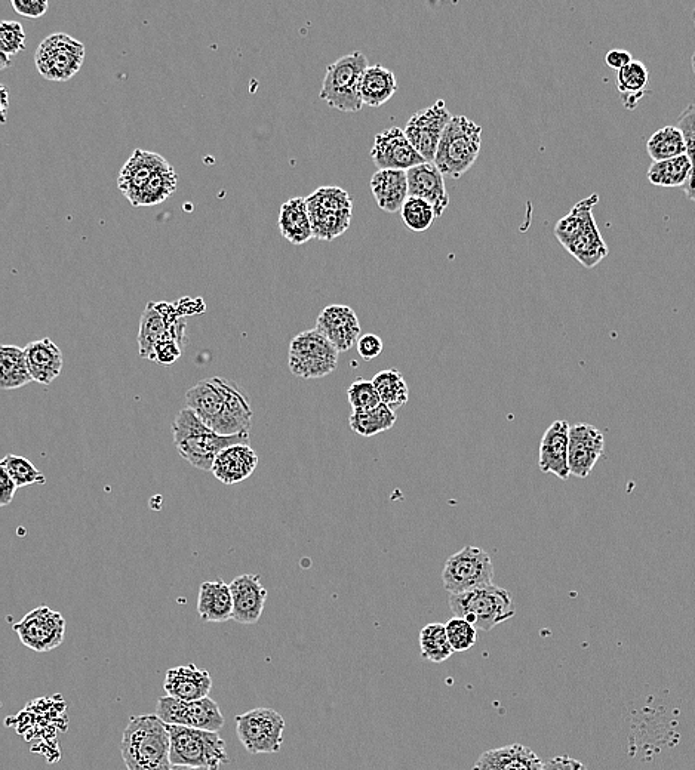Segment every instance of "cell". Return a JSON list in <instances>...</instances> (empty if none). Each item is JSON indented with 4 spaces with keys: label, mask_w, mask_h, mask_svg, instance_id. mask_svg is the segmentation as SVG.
Here are the masks:
<instances>
[{
    "label": "cell",
    "mask_w": 695,
    "mask_h": 770,
    "mask_svg": "<svg viewBox=\"0 0 695 770\" xmlns=\"http://www.w3.org/2000/svg\"><path fill=\"white\" fill-rule=\"evenodd\" d=\"M121 754L128 770L171 769L168 725L156 714L131 717L123 731Z\"/></svg>",
    "instance_id": "obj_1"
},
{
    "label": "cell",
    "mask_w": 695,
    "mask_h": 770,
    "mask_svg": "<svg viewBox=\"0 0 695 770\" xmlns=\"http://www.w3.org/2000/svg\"><path fill=\"white\" fill-rule=\"evenodd\" d=\"M175 448L183 460L199 470L211 471L215 458L235 445H249V433L236 436H221L206 427L192 409L184 408L178 412L172 423Z\"/></svg>",
    "instance_id": "obj_2"
},
{
    "label": "cell",
    "mask_w": 695,
    "mask_h": 770,
    "mask_svg": "<svg viewBox=\"0 0 695 770\" xmlns=\"http://www.w3.org/2000/svg\"><path fill=\"white\" fill-rule=\"evenodd\" d=\"M481 147L482 126L469 117L452 116L433 163L442 174L457 180L475 165Z\"/></svg>",
    "instance_id": "obj_3"
},
{
    "label": "cell",
    "mask_w": 695,
    "mask_h": 770,
    "mask_svg": "<svg viewBox=\"0 0 695 770\" xmlns=\"http://www.w3.org/2000/svg\"><path fill=\"white\" fill-rule=\"evenodd\" d=\"M450 609L452 615L466 619L482 631H491L516 614L509 591L494 584L450 594Z\"/></svg>",
    "instance_id": "obj_4"
},
{
    "label": "cell",
    "mask_w": 695,
    "mask_h": 770,
    "mask_svg": "<svg viewBox=\"0 0 695 770\" xmlns=\"http://www.w3.org/2000/svg\"><path fill=\"white\" fill-rule=\"evenodd\" d=\"M171 735V763L208 770H220L230 762L226 742L218 732L168 725Z\"/></svg>",
    "instance_id": "obj_5"
},
{
    "label": "cell",
    "mask_w": 695,
    "mask_h": 770,
    "mask_svg": "<svg viewBox=\"0 0 695 770\" xmlns=\"http://www.w3.org/2000/svg\"><path fill=\"white\" fill-rule=\"evenodd\" d=\"M368 67L367 55L361 51L350 52L338 58L327 67L319 97L329 107L340 112H361L364 103L359 94V86Z\"/></svg>",
    "instance_id": "obj_6"
},
{
    "label": "cell",
    "mask_w": 695,
    "mask_h": 770,
    "mask_svg": "<svg viewBox=\"0 0 695 770\" xmlns=\"http://www.w3.org/2000/svg\"><path fill=\"white\" fill-rule=\"evenodd\" d=\"M315 239H337L352 223L353 200L340 187H321L306 197Z\"/></svg>",
    "instance_id": "obj_7"
},
{
    "label": "cell",
    "mask_w": 695,
    "mask_h": 770,
    "mask_svg": "<svg viewBox=\"0 0 695 770\" xmlns=\"http://www.w3.org/2000/svg\"><path fill=\"white\" fill-rule=\"evenodd\" d=\"M338 354L340 351L318 329H310L289 344V369L301 380H319L337 369Z\"/></svg>",
    "instance_id": "obj_8"
},
{
    "label": "cell",
    "mask_w": 695,
    "mask_h": 770,
    "mask_svg": "<svg viewBox=\"0 0 695 770\" xmlns=\"http://www.w3.org/2000/svg\"><path fill=\"white\" fill-rule=\"evenodd\" d=\"M494 565L487 551L475 545H466L452 554L442 572V584L450 594L466 593L475 588L491 585Z\"/></svg>",
    "instance_id": "obj_9"
},
{
    "label": "cell",
    "mask_w": 695,
    "mask_h": 770,
    "mask_svg": "<svg viewBox=\"0 0 695 770\" xmlns=\"http://www.w3.org/2000/svg\"><path fill=\"white\" fill-rule=\"evenodd\" d=\"M236 733L251 754H275L284 744L285 719L273 708H254L236 717Z\"/></svg>",
    "instance_id": "obj_10"
},
{
    "label": "cell",
    "mask_w": 695,
    "mask_h": 770,
    "mask_svg": "<svg viewBox=\"0 0 695 770\" xmlns=\"http://www.w3.org/2000/svg\"><path fill=\"white\" fill-rule=\"evenodd\" d=\"M83 61L85 46L66 33L48 36L35 54L36 69L42 77L52 82H67L78 75Z\"/></svg>",
    "instance_id": "obj_11"
},
{
    "label": "cell",
    "mask_w": 695,
    "mask_h": 770,
    "mask_svg": "<svg viewBox=\"0 0 695 770\" xmlns=\"http://www.w3.org/2000/svg\"><path fill=\"white\" fill-rule=\"evenodd\" d=\"M186 403L206 427L221 436L249 433L245 425L233 417L223 393L212 378L193 385L186 393Z\"/></svg>",
    "instance_id": "obj_12"
},
{
    "label": "cell",
    "mask_w": 695,
    "mask_h": 770,
    "mask_svg": "<svg viewBox=\"0 0 695 770\" xmlns=\"http://www.w3.org/2000/svg\"><path fill=\"white\" fill-rule=\"evenodd\" d=\"M186 322L181 310L174 304L149 303L144 308L138 332V347L143 359H150L156 346L165 340H174L183 346Z\"/></svg>",
    "instance_id": "obj_13"
},
{
    "label": "cell",
    "mask_w": 695,
    "mask_h": 770,
    "mask_svg": "<svg viewBox=\"0 0 695 770\" xmlns=\"http://www.w3.org/2000/svg\"><path fill=\"white\" fill-rule=\"evenodd\" d=\"M156 716L166 725L186 726L201 731L218 732L224 726V716L214 699L181 701L162 696L156 704Z\"/></svg>",
    "instance_id": "obj_14"
},
{
    "label": "cell",
    "mask_w": 695,
    "mask_h": 770,
    "mask_svg": "<svg viewBox=\"0 0 695 770\" xmlns=\"http://www.w3.org/2000/svg\"><path fill=\"white\" fill-rule=\"evenodd\" d=\"M12 628L26 648L38 654H45L63 645L64 636H66V619L60 612L41 605L29 612Z\"/></svg>",
    "instance_id": "obj_15"
},
{
    "label": "cell",
    "mask_w": 695,
    "mask_h": 770,
    "mask_svg": "<svg viewBox=\"0 0 695 770\" xmlns=\"http://www.w3.org/2000/svg\"><path fill=\"white\" fill-rule=\"evenodd\" d=\"M451 119L452 115L444 100H438L409 117L404 129L405 135L427 163L435 162L439 143Z\"/></svg>",
    "instance_id": "obj_16"
},
{
    "label": "cell",
    "mask_w": 695,
    "mask_h": 770,
    "mask_svg": "<svg viewBox=\"0 0 695 770\" xmlns=\"http://www.w3.org/2000/svg\"><path fill=\"white\" fill-rule=\"evenodd\" d=\"M371 159L378 169H395V171H408L414 166L426 163L421 154L415 150L408 140L405 131L401 128H389L378 132L374 138Z\"/></svg>",
    "instance_id": "obj_17"
},
{
    "label": "cell",
    "mask_w": 695,
    "mask_h": 770,
    "mask_svg": "<svg viewBox=\"0 0 695 770\" xmlns=\"http://www.w3.org/2000/svg\"><path fill=\"white\" fill-rule=\"evenodd\" d=\"M604 448V434L595 425H571L570 446H568V465H570L571 476L586 479L604 454Z\"/></svg>",
    "instance_id": "obj_18"
},
{
    "label": "cell",
    "mask_w": 695,
    "mask_h": 770,
    "mask_svg": "<svg viewBox=\"0 0 695 770\" xmlns=\"http://www.w3.org/2000/svg\"><path fill=\"white\" fill-rule=\"evenodd\" d=\"M171 165L161 154L137 149L122 166L118 177V189L137 208L138 199L153 174Z\"/></svg>",
    "instance_id": "obj_19"
},
{
    "label": "cell",
    "mask_w": 695,
    "mask_h": 770,
    "mask_svg": "<svg viewBox=\"0 0 695 770\" xmlns=\"http://www.w3.org/2000/svg\"><path fill=\"white\" fill-rule=\"evenodd\" d=\"M316 329L340 353L349 351L361 338V323L358 316L353 308L341 306V304L325 307L318 316Z\"/></svg>",
    "instance_id": "obj_20"
},
{
    "label": "cell",
    "mask_w": 695,
    "mask_h": 770,
    "mask_svg": "<svg viewBox=\"0 0 695 770\" xmlns=\"http://www.w3.org/2000/svg\"><path fill=\"white\" fill-rule=\"evenodd\" d=\"M570 428L571 425L567 421H555L544 431L538 451L540 470L543 473L555 474L561 480H567L571 476L568 465Z\"/></svg>",
    "instance_id": "obj_21"
},
{
    "label": "cell",
    "mask_w": 695,
    "mask_h": 770,
    "mask_svg": "<svg viewBox=\"0 0 695 770\" xmlns=\"http://www.w3.org/2000/svg\"><path fill=\"white\" fill-rule=\"evenodd\" d=\"M444 177L435 163H421L407 171L409 196L430 203L435 209L436 218L442 217L450 205Z\"/></svg>",
    "instance_id": "obj_22"
},
{
    "label": "cell",
    "mask_w": 695,
    "mask_h": 770,
    "mask_svg": "<svg viewBox=\"0 0 695 770\" xmlns=\"http://www.w3.org/2000/svg\"><path fill=\"white\" fill-rule=\"evenodd\" d=\"M233 596V619L239 624H255L261 618L267 590L260 575L245 574L230 582Z\"/></svg>",
    "instance_id": "obj_23"
},
{
    "label": "cell",
    "mask_w": 695,
    "mask_h": 770,
    "mask_svg": "<svg viewBox=\"0 0 695 770\" xmlns=\"http://www.w3.org/2000/svg\"><path fill=\"white\" fill-rule=\"evenodd\" d=\"M212 688L211 674L199 670L195 664L180 665L166 671V695L181 701H199L208 698Z\"/></svg>",
    "instance_id": "obj_24"
},
{
    "label": "cell",
    "mask_w": 695,
    "mask_h": 770,
    "mask_svg": "<svg viewBox=\"0 0 695 770\" xmlns=\"http://www.w3.org/2000/svg\"><path fill=\"white\" fill-rule=\"evenodd\" d=\"M258 465V455L249 445L224 449L212 465L211 473L224 485L232 486L252 476Z\"/></svg>",
    "instance_id": "obj_25"
},
{
    "label": "cell",
    "mask_w": 695,
    "mask_h": 770,
    "mask_svg": "<svg viewBox=\"0 0 695 770\" xmlns=\"http://www.w3.org/2000/svg\"><path fill=\"white\" fill-rule=\"evenodd\" d=\"M369 187L378 208L387 214L401 212L402 206L409 197L407 171L378 169L372 175Z\"/></svg>",
    "instance_id": "obj_26"
},
{
    "label": "cell",
    "mask_w": 695,
    "mask_h": 770,
    "mask_svg": "<svg viewBox=\"0 0 695 770\" xmlns=\"http://www.w3.org/2000/svg\"><path fill=\"white\" fill-rule=\"evenodd\" d=\"M540 757L521 744L506 745L485 751L476 760L473 770H543Z\"/></svg>",
    "instance_id": "obj_27"
},
{
    "label": "cell",
    "mask_w": 695,
    "mask_h": 770,
    "mask_svg": "<svg viewBox=\"0 0 695 770\" xmlns=\"http://www.w3.org/2000/svg\"><path fill=\"white\" fill-rule=\"evenodd\" d=\"M27 366L33 381L42 385L54 383L63 372V353L49 338L33 341L24 347Z\"/></svg>",
    "instance_id": "obj_28"
},
{
    "label": "cell",
    "mask_w": 695,
    "mask_h": 770,
    "mask_svg": "<svg viewBox=\"0 0 695 770\" xmlns=\"http://www.w3.org/2000/svg\"><path fill=\"white\" fill-rule=\"evenodd\" d=\"M198 614L205 622L233 619V596L230 584L223 579L202 582L199 588Z\"/></svg>",
    "instance_id": "obj_29"
},
{
    "label": "cell",
    "mask_w": 695,
    "mask_h": 770,
    "mask_svg": "<svg viewBox=\"0 0 695 770\" xmlns=\"http://www.w3.org/2000/svg\"><path fill=\"white\" fill-rule=\"evenodd\" d=\"M279 229L282 236L292 245H304L309 240L315 239L306 197H294L281 206Z\"/></svg>",
    "instance_id": "obj_30"
},
{
    "label": "cell",
    "mask_w": 695,
    "mask_h": 770,
    "mask_svg": "<svg viewBox=\"0 0 695 770\" xmlns=\"http://www.w3.org/2000/svg\"><path fill=\"white\" fill-rule=\"evenodd\" d=\"M396 92H398V80H396L392 70L386 69L380 64L369 66L365 70L361 86H359V94H361L364 106L378 109V107L386 104Z\"/></svg>",
    "instance_id": "obj_31"
},
{
    "label": "cell",
    "mask_w": 695,
    "mask_h": 770,
    "mask_svg": "<svg viewBox=\"0 0 695 770\" xmlns=\"http://www.w3.org/2000/svg\"><path fill=\"white\" fill-rule=\"evenodd\" d=\"M598 202V194H590L586 199L575 203L574 208L556 223L555 236L564 248L570 245L575 237L580 236L584 230L596 223L593 208L598 205Z\"/></svg>",
    "instance_id": "obj_32"
},
{
    "label": "cell",
    "mask_w": 695,
    "mask_h": 770,
    "mask_svg": "<svg viewBox=\"0 0 695 770\" xmlns=\"http://www.w3.org/2000/svg\"><path fill=\"white\" fill-rule=\"evenodd\" d=\"M650 72L642 61L633 60L629 66L617 72V89L627 110H635L639 101L647 95Z\"/></svg>",
    "instance_id": "obj_33"
},
{
    "label": "cell",
    "mask_w": 695,
    "mask_h": 770,
    "mask_svg": "<svg viewBox=\"0 0 695 770\" xmlns=\"http://www.w3.org/2000/svg\"><path fill=\"white\" fill-rule=\"evenodd\" d=\"M32 381L24 348L2 346L0 348V388L3 391L17 390Z\"/></svg>",
    "instance_id": "obj_34"
},
{
    "label": "cell",
    "mask_w": 695,
    "mask_h": 770,
    "mask_svg": "<svg viewBox=\"0 0 695 770\" xmlns=\"http://www.w3.org/2000/svg\"><path fill=\"white\" fill-rule=\"evenodd\" d=\"M565 249L586 269L598 266L610 254V249L596 223L584 230L580 236L575 237L570 245L565 246Z\"/></svg>",
    "instance_id": "obj_35"
},
{
    "label": "cell",
    "mask_w": 695,
    "mask_h": 770,
    "mask_svg": "<svg viewBox=\"0 0 695 770\" xmlns=\"http://www.w3.org/2000/svg\"><path fill=\"white\" fill-rule=\"evenodd\" d=\"M691 169H693V160L688 154H682L663 162H653L648 169L647 178L653 186L664 187V189L684 187L690 178Z\"/></svg>",
    "instance_id": "obj_36"
},
{
    "label": "cell",
    "mask_w": 695,
    "mask_h": 770,
    "mask_svg": "<svg viewBox=\"0 0 695 770\" xmlns=\"http://www.w3.org/2000/svg\"><path fill=\"white\" fill-rule=\"evenodd\" d=\"M647 152L654 162H663L687 154V141L678 126H664L647 141Z\"/></svg>",
    "instance_id": "obj_37"
},
{
    "label": "cell",
    "mask_w": 695,
    "mask_h": 770,
    "mask_svg": "<svg viewBox=\"0 0 695 770\" xmlns=\"http://www.w3.org/2000/svg\"><path fill=\"white\" fill-rule=\"evenodd\" d=\"M372 383H374L378 394H380L381 403H384L393 412L398 411L405 403H408L409 390L407 381H405L404 375L396 371V369H386V371L378 372L372 378Z\"/></svg>",
    "instance_id": "obj_38"
},
{
    "label": "cell",
    "mask_w": 695,
    "mask_h": 770,
    "mask_svg": "<svg viewBox=\"0 0 695 770\" xmlns=\"http://www.w3.org/2000/svg\"><path fill=\"white\" fill-rule=\"evenodd\" d=\"M398 417L392 409L381 403L378 408L368 412H352L349 418L350 428L362 437H374L395 427Z\"/></svg>",
    "instance_id": "obj_39"
},
{
    "label": "cell",
    "mask_w": 695,
    "mask_h": 770,
    "mask_svg": "<svg viewBox=\"0 0 695 770\" xmlns=\"http://www.w3.org/2000/svg\"><path fill=\"white\" fill-rule=\"evenodd\" d=\"M421 655L435 664H442L454 654L450 640H448L447 628L444 624L433 622L427 624L420 633Z\"/></svg>",
    "instance_id": "obj_40"
},
{
    "label": "cell",
    "mask_w": 695,
    "mask_h": 770,
    "mask_svg": "<svg viewBox=\"0 0 695 770\" xmlns=\"http://www.w3.org/2000/svg\"><path fill=\"white\" fill-rule=\"evenodd\" d=\"M178 175L171 165L162 168L161 171L153 174L149 183L141 192L137 206H155L161 205L166 199L172 196L177 190Z\"/></svg>",
    "instance_id": "obj_41"
},
{
    "label": "cell",
    "mask_w": 695,
    "mask_h": 770,
    "mask_svg": "<svg viewBox=\"0 0 695 770\" xmlns=\"http://www.w3.org/2000/svg\"><path fill=\"white\" fill-rule=\"evenodd\" d=\"M0 467L9 474L18 488L32 485H45L46 477L27 458L18 455H6L0 462Z\"/></svg>",
    "instance_id": "obj_42"
},
{
    "label": "cell",
    "mask_w": 695,
    "mask_h": 770,
    "mask_svg": "<svg viewBox=\"0 0 695 770\" xmlns=\"http://www.w3.org/2000/svg\"><path fill=\"white\" fill-rule=\"evenodd\" d=\"M401 217L409 230L421 233V231L430 229L433 221H435L436 214L433 206L427 203L426 200L409 196L407 202L402 206Z\"/></svg>",
    "instance_id": "obj_43"
},
{
    "label": "cell",
    "mask_w": 695,
    "mask_h": 770,
    "mask_svg": "<svg viewBox=\"0 0 695 770\" xmlns=\"http://www.w3.org/2000/svg\"><path fill=\"white\" fill-rule=\"evenodd\" d=\"M347 399L353 412H368L381 405L380 394L374 383L368 380H356L347 390Z\"/></svg>",
    "instance_id": "obj_44"
},
{
    "label": "cell",
    "mask_w": 695,
    "mask_h": 770,
    "mask_svg": "<svg viewBox=\"0 0 695 770\" xmlns=\"http://www.w3.org/2000/svg\"><path fill=\"white\" fill-rule=\"evenodd\" d=\"M445 628H447L448 640H450L454 652L469 651L478 642V630L466 619L454 616L447 622Z\"/></svg>",
    "instance_id": "obj_45"
},
{
    "label": "cell",
    "mask_w": 695,
    "mask_h": 770,
    "mask_svg": "<svg viewBox=\"0 0 695 770\" xmlns=\"http://www.w3.org/2000/svg\"><path fill=\"white\" fill-rule=\"evenodd\" d=\"M26 48V32L17 21H2L0 23V52L8 57H14Z\"/></svg>",
    "instance_id": "obj_46"
},
{
    "label": "cell",
    "mask_w": 695,
    "mask_h": 770,
    "mask_svg": "<svg viewBox=\"0 0 695 770\" xmlns=\"http://www.w3.org/2000/svg\"><path fill=\"white\" fill-rule=\"evenodd\" d=\"M676 126L681 129L687 141L688 156L695 160V104H688L687 109L679 115Z\"/></svg>",
    "instance_id": "obj_47"
},
{
    "label": "cell",
    "mask_w": 695,
    "mask_h": 770,
    "mask_svg": "<svg viewBox=\"0 0 695 770\" xmlns=\"http://www.w3.org/2000/svg\"><path fill=\"white\" fill-rule=\"evenodd\" d=\"M181 344L174 340H165L156 346L150 360H156L161 365H172L181 357Z\"/></svg>",
    "instance_id": "obj_48"
},
{
    "label": "cell",
    "mask_w": 695,
    "mask_h": 770,
    "mask_svg": "<svg viewBox=\"0 0 695 770\" xmlns=\"http://www.w3.org/2000/svg\"><path fill=\"white\" fill-rule=\"evenodd\" d=\"M11 6L17 14L27 18H41L49 8L45 0H11Z\"/></svg>",
    "instance_id": "obj_49"
},
{
    "label": "cell",
    "mask_w": 695,
    "mask_h": 770,
    "mask_svg": "<svg viewBox=\"0 0 695 770\" xmlns=\"http://www.w3.org/2000/svg\"><path fill=\"white\" fill-rule=\"evenodd\" d=\"M356 348H358L359 356L369 362V360L377 359L383 353V340L378 335L367 334L359 338Z\"/></svg>",
    "instance_id": "obj_50"
},
{
    "label": "cell",
    "mask_w": 695,
    "mask_h": 770,
    "mask_svg": "<svg viewBox=\"0 0 695 770\" xmlns=\"http://www.w3.org/2000/svg\"><path fill=\"white\" fill-rule=\"evenodd\" d=\"M18 486L15 485L14 480L9 477V474L0 467V505L6 507L14 500L15 492H17Z\"/></svg>",
    "instance_id": "obj_51"
},
{
    "label": "cell",
    "mask_w": 695,
    "mask_h": 770,
    "mask_svg": "<svg viewBox=\"0 0 695 770\" xmlns=\"http://www.w3.org/2000/svg\"><path fill=\"white\" fill-rule=\"evenodd\" d=\"M632 61V54L624 51V49H613V51L608 52L607 57H605V63L608 64V67L617 70V72H620L621 69L629 66Z\"/></svg>",
    "instance_id": "obj_52"
},
{
    "label": "cell",
    "mask_w": 695,
    "mask_h": 770,
    "mask_svg": "<svg viewBox=\"0 0 695 770\" xmlns=\"http://www.w3.org/2000/svg\"><path fill=\"white\" fill-rule=\"evenodd\" d=\"M543 770H589L583 763L568 756L555 757L544 763Z\"/></svg>",
    "instance_id": "obj_53"
},
{
    "label": "cell",
    "mask_w": 695,
    "mask_h": 770,
    "mask_svg": "<svg viewBox=\"0 0 695 770\" xmlns=\"http://www.w3.org/2000/svg\"><path fill=\"white\" fill-rule=\"evenodd\" d=\"M682 190H684L685 196H687L688 199L695 202V160H693V169H691L690 178H688L687 184L682 187Z\"/></svg>",
    "instance_id": "obj_54"
},
{
    "label": "cell",
    "mask_w": 695,
    "mask_h": 770,
    "mask_svg": "<svg viewBox=\"0 0 695 770\" xmlns=\"http://www.w3.org/2000/svg\"><path fill=\"white\" fill-rule=\"evenodd\" d=\"M6 109H8V91L2 86V123L6 122Z\"/></svg>",
    "instance_id": "obj_55"
},
{
    "label": "cell",
    "mask_w": 695,
    "mask_h": 770,
    "mask_svg": "<svg viewBox=\"0 0 695 770\" xmlns=\"http://www.w3.org/2000/svg\"><path fill=\"white\" fill-rule=\"evenodd\" d=\"M9 58L11 57L2 54V69H6V67L11 66V61H9Z\"/></svg>",
    "instance_id": "obj_56"
},
{
    "label": "cell",
    "mask_w": 695,
    "mask_h": 770,
    "mask_svg": "<svg viewBox=\"0 0 695 770\" xmlns=\"http://www.w3.org/2000/svg\"><path fill=\"white\" fill-rule=\"evenodd\" d=\"M169 770H208V769L189 768V766H172V768Z\"/></svg>",
    "instance_id": "obj_57"
},
{
    "label": "cell",
    "mask_w": 695,
    "mask_h": 770,
    "mask_svg": "<svg viewBox=\"0 0 695 770\" xmlns=\"http://www.w3.org/2000/svg\"><path fill=\"white\" fill-rule=\"evenodd\" d=\"M693 72H694V75H695V52H694V55H693Z\"/></svg>",
    "instance_id": "obj_58"
},
{
    "label": "cell",
    "mask_w": 695,
    "mask_h": 770,
    "mask_svg": "<svg viewBox=\"0 0 695 770\" xmlns=\"http://www.w3.org/2000/svg\"><path fill=\"white\" fill-rule=\"evenodd\" d=\"M694 26H695V9H694Z\"/></svg>",
    "instance_id": "obj_59"
}]
</instances>
